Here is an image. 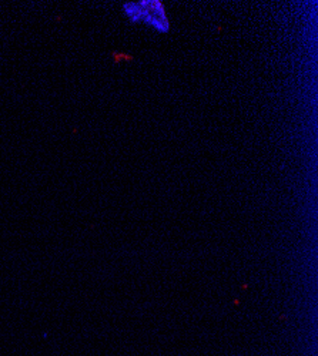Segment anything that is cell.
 Masks as SVG:
<instances>
[{"label": "cell", "mask_w": 318, "mask_h": 356, "mask_svg": "<svg viewBox=\"0 0 318 356\" xmlns=\"http://www.w3.org/2000/svg\"><path fill=\"white\" fill-rule=\"evenodd\" d=\"M141 6V23L153 27L159 33L168 32V20L164 6L157 0H146L138 2Z\"/></svg>", "instance_id": "1"}]
</instances>
